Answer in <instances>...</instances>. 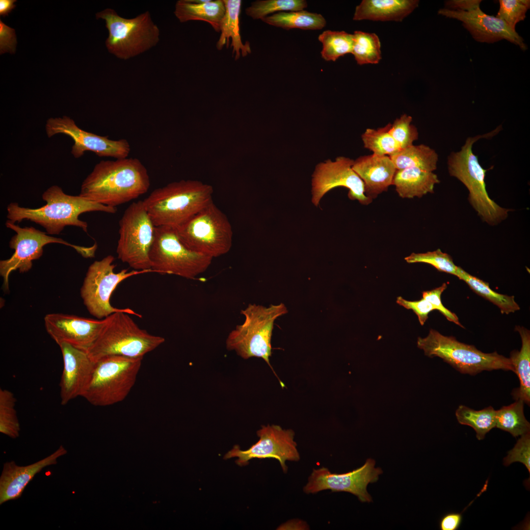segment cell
Segmentation results:
<instances>
[{
	"mask_svg": "<svg viewBox=\"0 0 530 530\" xmlns=\"http://www.w3.org/2000/svg\"><path fill=\"white\" fill-rule=\"evenodd\" d=\"M499 1L500 8L496 17L515 29L516 24L525 19L526 13L530 7V0H500Z\"/></svg>",
	"mask_w": 530,
	"mask_h": 530,
	"instance_id": "60d3db41",
	"label": "cell"
},
{
	"mask_svg": "<svg viewBox=\"0 0 530 530\" xmlns=\"http://www.w3.org/2000/svg\"><path fill=\"white\" fill-rule=\"evenodd\" d=\"M375 460L369 458L361 467L345 473H332L325 467L313 469L303 491L307 494L324 490L346 492L355 495L361 502H371L367 486L377 481L383 472L381 468H375Z\"/></svg>",
	"mask_w": 530,
	"mask_h": 530,
	"instance_id": "e0dca14e",
	"label": "cell"
},
{
	"mask_svg": "<svg viewBox=\"0 0 530 530\" xmlns=\"http://www.w3.org/2000/svg\"><path fill=\"white\" fill-rule=\"evenodd\" d=\"M354 160L340 156L334 161L328 159L318 163L312 179V202L318 206L325 194L333 188L343 186L348 189V198L358 200L362 205L372 200L365 194L364 185L352 167Z\"/></svg>",
	"mask_w": 530,
	"mask_h": 530,
	"instance_id": "ac0fdd59",
	"label": "cell"
},
{
	"mask_svg": "<svg viewBox=\"0 0 530 530\" xmlns=\"http://www.w3.org/2000/svg\"><path fill=\"white\" fill-rule=\"evenodd\" d=\"M67 453L61 445L50 455L28 465L20 466L14 461L5 462L0 477V504L19 498L35 475L46 467L56 464L57 459Z\"/></svg>",
	"mask_w": 530,
	"mask_h": 530,
	"instance_id": "7402d4cb",
	"label": "cell"
},
{
	"mask_svg": "<svg viewBox=\"0 0 530 530\" xmlns=\"http://www.w3.org/2000/svg\"><path fill=\"white\" fill-rule=\"evenodd\" d=\"M149 258L154 272L190 279L204 272L213 259L186 247L180 240L176 229L169 226L155 227Z\"/></svg>",
	"mask_w": 530,
	"mask_h": 530,
	"instance_id": "8fae6325",
	"label": "cell"
},
{
	"mask_svg": "<svg viewBox=\"0 0 530 530\" xmlns=\"http://www.w3.org/2000/svg\"><path fill=\"white\" fill-rule=\"evenodd\" d=\"M500 130L498 127L489 133L469 137L459 151L450 153L447 162L450 175L457 179L467 188L469 202L477 215L492 226L505 220L509 210L500 207L489 197L485 182L487 170L481 166L472 148L479 139L492 137Z\"/></svg>",
	"mask_w": 530,
	"mask_h": 530,
	"instance_id": "277c9868",
	"label": "cell"
},
{
	"mask_svg": "<svg viewBox=\"0 0 530 530\" xmlns=\"http://www.w3.org/2000/svg\"><path fill=\"white\" fill-rule=\"evenodd\" d=\"M104 19L108 31L106 45L108 52L117 57L127 60L155 46L159 41L160 31L147 11L136 17L127 19L113 9H106L96 14Z\"/></svg>",
	"mask_w": 530,
	"mask_h": 530,
	"instance_id": "30bf717a",
	"label": "cell"
},
{
	"mask_svg": "<svg viewBox=\"0 0 530 530\" xmlns=\"http://www.w3.org/2000/svg\"><path fill=\"white\" fill-rule=\"evenodd\" d=\"M288 313L283 303L268 307L249 304L240 314L244 322L236 326L229 334L226 341L229 350H234L244 359L261 358L271 368V337L275 320Z\"/></svg>",
	"mask_w": 530,
	"mask_h": 530,
	"instance_id": "8992f818",
	"label": "cell"
},
{
	"mask_svg": "<svg viewBox=\"0 0 530 530\" xmlns=\"http://www.w3.org/2000/svg\"><path fill=\"white\" fill-rule=\"evenodd\" d=\"M439 183L438 176L433 172L407 168L397 170L393 185L399 197L413 198L433 193L435 185Z\"/></svg>",
	"mask_w": 530,
	"mask_h": 530,
	"instance_id": "4316f807",
	"label": "cell"
},
{
	"mask_svg": "<svg viewBox=\"0 0 530 530\" xmlns=\"http://www.w3.org/2000/svg\"><path fill=\"white\" fill-rule=\"evenodd\" d=\"M397 170L417 168L433 172L437 168L438 156L434 150L424 144L412 145L390 156Z\"/></svg>",
	"mask_w": 530,
	"mask_h": 530,
	"instance_id": "f1b7e54d",
	"label": "cell"
},
{
	"mask_svg": "<svg viewBox=\"0 0 530 530\" xmlns=\"http://www.w3.org/2000/svg\"><path fill=\"white\" fill-rule=\"evenodd\" d=\"M318 39L322 44L321 57L326 61H335L340 57L352 53L353 34L327 30L320 34Z\"/></svg>",
	"mask_w": 530,
	"mask_h": 530,
	"instance_id": "e575fe53",
	"label": "cell"
},
{
	"mask_svg": "<svg viewBox=\"0 0 530 530\" xmlns=\"http://www.w3.org/2000/svg\"><path fill=\"white\" fill-rule=\"evenodd\" d=\"M464 281L475 292L496 305L502 314H509L520 309L514 296L499 293L490 287L489 283L471 275L458 266L456 276Z\"/></svg>",
	"mask_w": 530,
	"mask_h": 530,
	"instance_id": "4dcf8cb0",
	"label": "cell"
},
{
	"mask_svg": "<svg viewBox=\"0 0 530 530\" xmlns=\"http://www.w3.org/2000/svg\"><path fill=\"white\" fill-rule=\"evenodd\" d=\"M462 520L461 513L451 512L444 515L439 522L441 530H456L460 526Z\"/></svg>",
	"mask_w": 530,
	"mask_h": 530,
	"instance_id": "bcb514c9",
	"label": "cell"
},
{
	"mask_svg": "<svg viewBox=\"0 0 530 530\" xmlns=\"http://www.w3.org/2000/svg\"><path fill=\"white\" fill-rule=\"evenodd\" d=\"M105 319H95L62 313L49 314L44 318L46 330L59 345L69 344L87 351L98 338Z\"/></svg>",
	"mask_w": 530,
	"mask_h": 530,
	"instance_id": "ffe728a7",
	"label": "cell"
},
{
	"mask_svg": "<svg viewBox=\"0 0 530 530\" xmlns=\"http://www.w3.org/2000/svg\"><path fill=\"white\" fill-rule=\"evenodd\" d=\"M352 168L364 183L365 195L372 200L393 185L397 171L389 156L373 154L354 160Z\"/></svg>",
	"mask_w": 530,
	"mask_h": 530,
	"instance_id": "603a6c76",
	"label": "cell"
},
{
	"mask_svg": "<svg viewBox=\"0 0 530 530\" xmlns=\"http://www.w3.org/2000/svg\"><path fill=\"white\" fill-rule=\"evenodd\" d=\"M447 288V285L444 283L442 286L432 290L424 291L422 292L423 298L430 302L435 310L439 311L449 321L464 328L455 314L446 308L442 304L441 296Z\"/></svg>",
	"mask_w": 530,
	"mask_h": 530,
	"instance_id": "7bdbcfd3",
	"label": "cell"
},
{
	"mask_svg": "<svg viewBox=\"0 0 530 530\" xmlns=\"http://www.w3.org/2000/svg\"><path fill=\"white\" fill-rule=\"evenodd\" d=\"M419 2L417 0H363L356 7L353 19L401 22Z\"/></svg>",
	"mask_w": 530,
	"mask_h": 530,
	"instance_id": "cb8c5ba5",
	"label": "cell"
},
{
	"mask_svg": "<svg viewBox=\"0 0 530 530\" xmlns=\"http://www.w3.org/2000/svg\"><path fill=\"white\" fill-rule=\"evenodd\" d=\"M45 130L48 137L58 134L70 137L74 141L71 154L76 158H80L86 151H91L100 157L122 159L127 158L131 150L126 139L112 140L107 136L84 131L67 116L49 118Z\"/></svg>",
	"mask_w": 530,
	"mask_h": 530,
	"instance_id": "2e32d148",
	"label": "cell"
},
{
	"mask_svg": "<svg viewBox=\"0 0 530 530\" xmlns=\"http://www.w3.org/2000/svg\"><path fill=\"white\" fill-rule=\"evenodd\" d=\"M412 121L411 116L404 114L391 124L389 132L401 149L413 145L418 139L417 128L411 124Z\"/></svg>",
	"mask_w": 530,
	"mask_h": 530,
	"instance_id": "ab89813d",
	"label": "cell"
},
{
	"mask_svg": "<svg viewBox=\"0 0 530 530\" xmlns=\"http://www.w3.org/2000/svg\"><path fill=\"white\" fill-rule=\"evenodd\" d=\"M59 346L63 360L59 383L60 403L65 405L76 398L82 397L91 378L95 362L84 350L66 343Z\"/></svg>",
	"mask_w": 530,
	"mask_h": 530,
	"instance_id": "44dd1931",
	"label": "cell"
},
{
	"mask_svg": "<svg viewBox=\"0 0 530 530\" xmlns=\"http://www.w3.org/2000/svg\"><path fill=\"white\" fill-rule=\"evenodd\" d=\"M223 2L225 12L221 21V33L216 46L218 50H222L225 45L228 48L231 38L232 55L237 60L240 56L245 57L251 53L249 43L247 41L243 44L240 33L239 15L242 2L240 0H223Z\"/></svg>",
	"mask_w": 530,
	"mask_h": 530,
	"instance_id": "d4e9b609",
	"label": "cell"
},
{
	"mask_svg": "<svg viewBox=\"0 0 530 530\" xmlns=\"http://www.w3.org/2000/svg\"><path fill=\"white\" fill-rule=\"evenodd\" d=\"M257 434L259 440L250 448L241 450L238 446H235L224 458L238 457L236 463L240 466L246 465L253 458H274L279 462L284 473L288 471L286 461L299 460L292 430L283 429L277 425H263Z\"/></svg>",
	"mask_w": 530,
	"mask_h": 530,
	"instance_id": "9a60e30c",
	"label": "cell"
},
{
	"mask_svg": "<svg viewBox=\"0 0 530 530\" xmlns=\"http://www.w3.org/2000/svg\"><path fill=\"white\" fill-rule=\"evenodd\" d=\"M521 339L520 350H514L509 359L517 375L520 386L511 393L513 399L522 400L529 406L530 404V331L526 328L517 325L515 327Z\"/></svg>",
	"mask_w": 530,
	"mask_h": 530,
	"instance_id": "83f0119b",
	"label": "cell"
},
{
	"mask_svg": "<svg viewBox=\"0 0 530 530\" xmlns=\"http://www.w3.org/2000/svg\"><path fill=\"white\" fill-rule=\"evenodd\" d=\"M6 226L14 231L16 234L9 241V247L14 249L12 256L0 261V274L3 278V289L9 290V277L12 271L18 269L21 273L29 271L32 261L40 258L43 247L49 243H58L69 246L84 258L94 257L97 248L96 243L91 247H83L71 244L61 238L48 236L46 233L33 227H21L7 220Z\"/></svg>",
	"mask_w": 530,
	"mask_h": 530,
	"instance_id": "5bb4252c",
	"label": "cell"
},
{
	"mask_svg": "<svg viewBox=\"0 0 530 530\" xmlns=\"http://www.w3.org/2000/svg\"><path fill=\"white\" fill-rule=\"evenodd\" d=\"M105 319L98 338L86 351L94 362L109 356L143 358L165 341L140 328L126 313L115 312Z\"/></svg>",
	"mask_w": 530,
	"mask_h": 530,
	"instance_id": "5b68a950",
	"label": "cell"
},
{
	"mask_svg": "<svg viewBox=\"0 0 530 530\" xmlns=\"http://www.w3.org/2000/svg\"><path fill=\"white\" fill-rule=\"evenodd\" d=\"M15 0H0V15L5 17L16 7Z\"/></svg>",
	"mask_w": 530,
	"mask_h": 530,
	"instance_id": "c3c4849f",
	"label": "cell"
},
{
	"mask_svg": "<svg viewBox=\"0 0 530 530\" xmlns=\"http://www.w3.org/2000/svg\"><path fill=\"white\" fill-rule=\"evenodd\" d=\"M307 6V2L304 0H256L252 2L245 11L246 14L252 19L262 20L276 12L298 11Z\"/></svg>",
	"mask_w": 530,
	"mask_h": 530,
	"instance_id": "8d00e7d4",
	"label": "cell"
},
{
	"mask_svg": "<svg viewBox=\"0 0 530 530\" xmlns=\"http://www.w3.org/2000/svg\"><path fill=\"white\" fill-rule=\"evenodd\" d=\"M524 402L522 400L496 410V427L510 433L513 437L530 432V424L524 412Z\"/></svg>",
	"mask_w": 530,
	"mask_h": 530,
	"instance_id": "d6a6232c",
	"label": "cell"
},
{
	"mask_svg": "<svg viewBox=\"0 0 530 530\" xmlns=\"http://www.w3.org/2000/svg\"><path fill=\"white\" fill-rule=\"evenodd\" d=\"M212 186L182 180L154 190L142 200L155 227L182 225L212 201Z\"/></svg>",
	"mask_w": 530,
	"mask_h": 530,
	"instance_id": "3957f363",
	"label": "cell"
},
{
	"mask_svg": "<svg viewBox=\"0 0 530 530\" xmlns=\"http://www.w3.org/2000/svg\"><path fill=\"white\" fill-rule=\"evenodd\" d=\"M119 225L118 258L134 270L153 271L149 253L156 227L142 200L132 203L126 209Z\"/></svg>",
	"mask_w": 530,
	"mask_h": 530,
	"instance_id": "7c38bea8",
	"label": "cell"
},
{
	"mask_svg": "<svg viewBox=\"0 0 530 530\" xmlns=\"http://www.w3.org/2000/svg\"><path fill=\"white\" fill-rule=\"evenodd\" d=\"M17 43L15 30L0 20V53H14Z\"/></svg>",
	"mask_w": 530,
	"mask_h": 530,
	"instance_id": "f6af8a7d",
	"label": "cell"
},
{
	"mask_svg": "<svg viewBox=\"0 0 530 530\" xmlns=\"http://www.w3.org/2000/svg\"><path fill=\"white\" fill-rule=\"evenodd\" d=\"M458 423L472 427L478 440L484 438L486 434L496 427V410L488 406L480 410H475L465 405H460L455 411Z\"/></svg>",
	"mask_w": 530,
	"mask_h": 530,
	"instance_id": "1f68e13d",
	"label": "cell"
},
{
	"mask_svg": "<svg viewBox=\"0 0 530 530\" xmlns=\"http://www.w3.org/2000/svg\"><path fill=\"white\" fill-rule=\"evenodd\" d=\"M16 399L14 394L6 390H0V432L10 438L19 436L20 425L15 410Z\"/></svg>",
	"mask_w": 530,
	"mask_h": 530,
	"instance_id": "74e56055",
	"label": "cell"
},
{
	"mask_svg": "<svg viewBox=\"0 0 530 530\" xmlns=\"http://www.w3.org/2000/svg\"><path fill=\"white\" fill-rule=\"evenodd\" d=\"M225 12L223 0H180L177 1L174 11L181 23L203 21L209 23L217 32H220Z\"/></svg>",
	"mask_w": 530,
	"mask_h": 530,
	"instance_id": "484cf974",
	"label": "cell"
},
{
	"mask_svg": "<svg viewBox=\"0 0 530 530\" xmlns=\"http://www.w3.org/2000/svg\"><path fill=\"white\" fill-rule=\"evenodd\" d=\"M306 522L300 520H292L280 526L277 530H308Z\"/></svg>",
	"mask_w": 530,
	"mask_h": 530,
	"instance_id": "7dc6e473",
	"label": "cell"
},
{
	"mask_svg": "<svg viewBox=\"0 0 530 530\" xmlns=\"http://www.w3.org/2000/svg\"><path fill=\"white\" fill-rule=\"evenodd\" d=\"M142 360L109 356L95 362L91 378L82 397L96 406L123 401L135 383Z\"/></svg>",
	"mask_w": 530,
	"mask_h": 530,
	"instance_id": "ba28073f",
	"label": "cell"
},
{
	"mask_svg": "<svg viewBox=\"0 0 530 530\" xmlns=\"http://www.w3.org/2000/svg\"><path fill=\"white\" fill-rule=\"evenodd\" d=\"M417 346L430 358L438 357L462 374L476 375L484 371L502 370L514 372L509 358L496 351L484 353L474 345L460 342L430 329L424 338L419 337Z\"/></svg>",
	"mask_w": 530,
	"mask_h": 530,
	"instance_id": "52a82bcc",
	"label": "cell"
},
{
	"mask_svg": "<svg viewBox=\"0 0 530 530\" xmlns=\"http://www.w3.org/2000/svg\"><path fill=\"white\" fill-rule=\"evenodd\" d=\"M150 185L148 171L138 159L102 160L82 182L79 195L116 208L145 193Z\"/></svg>",
	"mask_w": 530,
	"mask_h": 530,
	"instance_id": "6da1fadb",
	"label": "cell"
},
{
	"mask_svg": "<svg viewBox=\"0 0 530 530\" xmlns=\"http://www.w3.org/2000/svg\"><path fill=\"white\" fill-rule=\"evenodd\" d=\"M480 0H468L463 11L440 9L439 14L462 22L473 38L480 42L494 43L503 39L518 45L525 51L527 46L515 29L495 17L484 13L480 8Z\"/></svg>",
	"mask_w": 530,
	"mask_h": 530,
	"instance_id": "d6986e66",
	"label": "cell"
},
{
	"mask_svg": "<svg viewBox=\"0 0 530 530\" xmlns=\"http://www.w3.org/2000/svg\"><path fill=\"white\" fill-rule=\"evenodd\" d=\"M409 264L425 263L429 264L438 271L456 276L458 266L456 265L451 256L443 252L440 249L425 253H412L405 258Z\"/></svg>",
	"mask_w": 530,
	"mask_h": 530,
	"instance_id": "f35d334b",
	"label": "cell"
},
{
	"mask_svg": "<svg viewBox=\"0 0 530 530\" xmlns=\"http://www.w3.org/2000/svg\"><path fill=\"white\" fill-rule=\"evenodd\" d=\"M114 257L108 255L101 260L94 262L88 267L80 294L89 313L98 319H104L111 314L123 312L139 318L142 316L130 308H115L110 304V298L117 286L128 278L153 272L152 270L128 271L123 269L115 272L113 264Z\"/></svg>",
	"mask_w": 530,
	"mask_h": 530,
	"instance_id": "4fadbf2b",
	"label": "cell"
},
{
	"mask_svg": "<svg viewBox=\"0 0 530 530\" xmlns=\"http://www.w3.org/2000/svg\"><path fill=\"white\" fill-rule=\"evenodd\" d=\"M353 37L351 53L357 63L360 65L378 63L381 59V52L378 36L374 33L355 31Z\"/></svg>",
	"mask_w": 530,
	"mask_h": 530,
	"instance_id": "836d02e7",
	"label": "cell"
},
{
	"mask_svg": "<svg viewBox=\"0 0 530 530\" xmlns=\"http://www.w3.org/2000/svg\"><path fill=\"white\" fill-rule=\"evenodd\" d=\"M530 434L527 433L521 436L514 447L508 452L507 455L504 459L505 466H508L514 462L523 463L530 473Z\"/></svg>",
	"mask_w": 530,
	"mask_h": 530,
	"instance_id": "b9f144b4",
	"label": "cell"
},
{
	"mask_svg": "<svg viewBox=\"0 0 530 530\" xmlns=\"http://www.w3.org/2000/svg\"><path fill=\"white\" fill-rule=\"evenodd\" d=\"M262 20L268 25L287 30L292 28L320 29L326 25V21L321 14L303 10L288 12H279L267 16Z\"/></svg>",
	"mask_w": 530,
	"mask_h": 530,
	"instance_id": "f546056e",
	"label": "cell"
},
{
	"mask_svg": "<svg viewBox=\"0 0 530 530\" xmlns=\"http://www.w3.org/2000/svg\"><path fill=\"white\" fill-rule=\"evenodd\" d=\"M46 205L36 209L21 207L16 203L7 207V218L13 223L29 220L44 227L50 235H58L66 226H75L87 232V223L79 218L84 212L99 211L109 213L117 212L116 208L105 206L83 198L65 193L56 185L49 187L42 194Z\"/></svg>",
	"mask_w": 530,
	"mask_h": 530,
	"instance_id": "7a4b0ae2",
	"label": "cell"
},
{
	"mask_svg": "<svg viewBox=\"0 0 530 530\" xmlns=\"http://www.w3.org/2000/svg\"><path fill=\"white\" fill-rule=\"evenodd\" d=\"M396 302L405 308L412 310L417 316L421 325H423L426 322L429 313L436 310L433 305L424 298L417 301H408L401 296H398Z\"/></svg>",
	"mask_w": 530,
	"mask_h": 530,
	"instance_id": "ee69618b",
	"label": "cell"
},
{
	"mask_svg": "<svg viewBox=\"0 0 530 530\" xmlns=\"http://www.w3.org/2000/svg\"><path fill=\"white\" fill-rule=\"evenodd\" d=\"M391 124L376 130L368 128L362 134L364 147L379 156H391L401 149L389 132Z\"/></svg>",
	"mask_w": 530,
	"mask_h": 530,
	"instance_id": "d590c367",
	"label": "cell"
},
{
	"mask_svg": "<svg viewBox=\"0 0 530 530\" xmlns=\"http://www.w3.org/2000/svg\"><path fill=\"white\" fill-rule=\"evenodd\" d=\"M175 228L186 247L212 259L226 254L232 246L231 224L213 201Z\"/></svg>",
	"mask_w": 530,
	"mask_h": 530,
	"instance_id": "9c48e42d",
	"label": "cell"
}]
</instances>
